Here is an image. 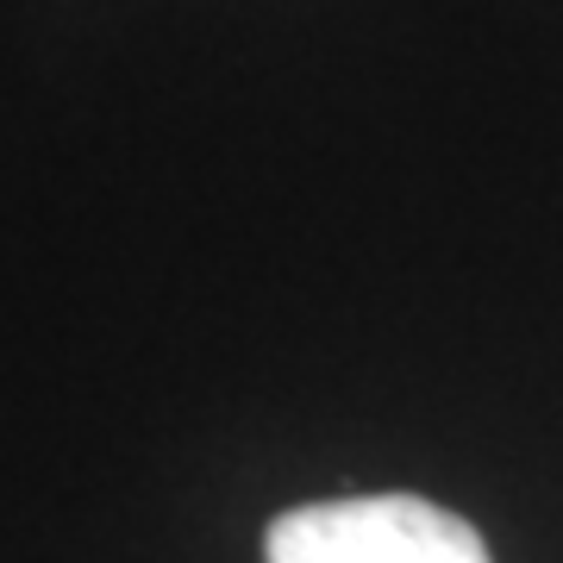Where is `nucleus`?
<instances>
[{"label":"nucleus","mask_w":563,"mask_h":563,"mask_svg":"<svg viewBox=\"0 0 563 563\" xmlns=\"http://www.w3.org/2000/svg\"><path fill=\"white\" fill-rule=\"evenodd\" d=\"M269 563H495L483 532L420 495H344L288 507L269 539Z\"/></svg>","instance_id":"1"}]
</instances>
